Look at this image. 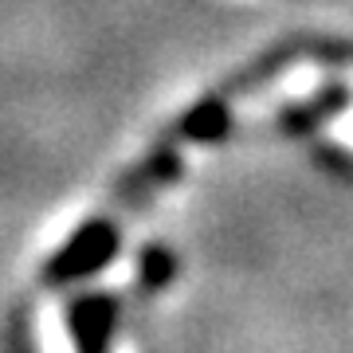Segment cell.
<instances>
[{"label":"cell","mask_w":353,"mask_h":353,"mask_svg":"<svg viewBox=\"0 0 353 353\" xmlns=\"http://www.w3.org/2000/svg\"><path fill=\"white\" fill-rule=\"evenodd\" d=\"M322 83H326V75H322L318 63H299V67H290L287 75H279L271 87H263L259 94L243 99L240 106H232V118H243V122L263 118V114H271L275 106H287V102H299V99H306V94H314Z\"/></svg>","instance_id":"cell-1"},{"label":"cell","mask_w":353,"mask_h":353,"mask_svg":"<svg viewBox=\"0 0 353 353\" xmlns=\"http://www.w3.org/2000/svg\"><path fill=\"white\" fill-rule=\"evenodd\" d=\"M36 341L39 353H79L71 322H67V306L59 294H48L36 310Z\"/></svg>","instance_id":"cell-2"},{"label":"cell","mask_w":353,"mask_h":353,"mask_svg":"<svg viewBox=\"0 0 353 353\" xmlns=\"http://www.w3.org/2000/svg\"><path fill=\"white\" fill-rule=\"evenodd\" d=\"M326 134L338 141V145L353 150V106H345L341 114H334V118H330V122H326Z\"/></svg>","instance_id":"cell-3"},{"label":"cell","mask_w":353,"mask_h":353,"mask_svg":"<svg viewBox=\"0 0 353 353\" xmlns=\"http://www.w3.org/2000/svg\"><path fill=\"white\" fill-rule=\"evenodd\" d=\"M110 353H130V341L122 345V338H114V345H110Z\"/></svg>","instance_id":"cell-4"}]
</instances>
